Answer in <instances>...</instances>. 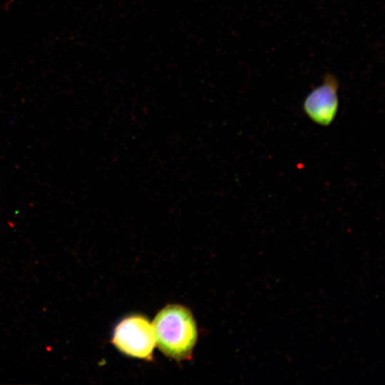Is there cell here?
<instances>
[{
    "mask_svg": "<svg viewBox=\"0 0 385 385\" xmlns=\"http://www.w3.org/2000/svg\"><path fill=\"white\" fill-rule=\"evenodd\" d=\"M152 325L155 343L164 355L177 361L190 359L197 333L189 309L168 305L157 314Z\"/></svg>",
    "mask_w": 385,
    "mask_h": 385,
    "instance_id": "obj_1",
    "label": "cell"
},
{
    "mask_svg": "<svg viewBox=\"0 0 385 385\" xmlns=\"http://www.w3.org/2000/svg\"><path fill=\"white\" fill-rule=\"evenodd\" d=\"M112 344L123 354L151 361L155 345L153 325L141 315L123 319L115 327Z\"/></svg>",
    "mask_w": 385,
    "mask_h": 385,
    "instance_id": "obj_2",
    "label": "cell"
},
{
    "mask_svg": "<svg viewBox=\"0 0 385 385\" xmlns=\"http://www.w3.org/2000/svg\"><path fill=\"white\" fill-rule=\"evenodd\" d=\"M338 88L337 78L328 74L323 83L307 96L303 102V109L313 122L323 126L333 122L339 108Z\"/></svg>",
    "mask_w": 385,
    "mask_h": 385,
    "instance_id": "obj_3",
    "label": "cell"
}]
</instances>
